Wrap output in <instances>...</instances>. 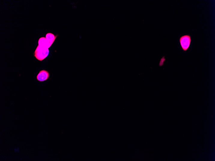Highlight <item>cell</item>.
<instances>
[{
    "label": "cell",
    "instance_id": "6da1fadb",
    "mask_svg": "<svg viewBox=\"0 0 215 161\" xmlns=\"http://www.w3.org/2000/svg\"><path fill=\"white\" fill-rule=\"evenodd\" d=\"M49 53L48 49L38 45L35 51L34 55L38 60L42 61L48 56Z\"/></svg>",
    "mask_w": 215,
    "mask_h": 161
},
{
    "label": "cell",
    "instance_id": "5b68a950",
    "mask_svg": "<svg viewBox=\"0 0 215 161\" xmlns=\"http://www.w3.org/2000/svg\"><path fill=\"white\" fill-rule=\"evenodd\" d=\"M58 36V35H55L51 33H48L46 35V38L49 42L53 44Z\"/></svg>",
    "mask_w": 215,
    "mask_h": 161
},
{
    "label": "cell",
    "instance_id": "277c9868",
    "mask_svg": "<svg viewBox=\"0 0 215 161\" xmlns=\"http://www.w3.org/2000/svg\"><path fill=\"white\" fill-rule=\"evenodd\" d=\"M38 44V46L47 49H49L52 45L44 37H42L39 39Z\"/></svg>",
    "mask_w": 215,
    "mask_h": 161
},
{
    "label": "cell",
    "instance_id": "8992f818",
    "mask_svg": "<svg viewBox=\"0 0 215 161\" xmlns=\"http://www.w3.org/2000/svg\"><path fill=\"white\" fill-rule=\"evenodd\" d=\"M14 151L16 153H18L20 151V149L19 148H17L14 149Z\"/></svg>",
    "mask_w": 215,
    "mask_h": 161
},
{
    "label": "cell",
    "instance_id": "3957f363",
    "mask_svg": "<svg viewBox=\"0 0 215 161\" xmlns=\"http://www.w3.org/2000/svg\"><path fill=\"white\" fill-rule=\"evenodd\" d=\"M50 77L48 71L45 70H42L40 71L38 75L37 79L39 82H43L47 80Z\"/></svg>",
    "mask_w": 215,
    "mask_h": 161
},
{
    "label": "cell",
    "instance_id": "7a4b0ae2",
    "mask_svg": "<svg viewBox=\"0 0 215 161\" xmlns=\"http://www.w3.org/2000/svg\"><path fill=\"white\" fill-rule=\"evenodd\" d=\"M179 41L182 50L186 52L189 48L192 42L191 35L189 34L182 35L179 39Z\"/></svg>",
    "mask_w": 215,
    "mask_h": 161
}]
</instances>
